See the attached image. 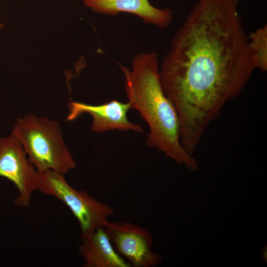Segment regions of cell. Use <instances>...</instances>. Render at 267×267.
<instances>
[{
    "label": "cell",
    "instance_id": "obj_11",
    "mask_svg": "<svg viewBox=\"0 0 267 267\" xmlns=\"http://www.w3.org/2000/svg\"><path fill=\"white\" fill-rule=\"evenodd\" d=\"M267 246H265L262 250V258L267 263Z\"/></svg>",
    "mask_w": 267,
    "mask_h": 267
},
{
    "label": "cell",
    "instance_id": "obj_7",
    "mask_svg": "<svg viewBox=\"0 0 267 267\" xmlns=\"http://www.w3.org/2000/svg\"><path fill=\"white\" fill-rule=\"evenodd\" d=\"M68 109L67 121H74L84 113L90 114L92 118L91 129L94 132L101 133L113 130L144 132L140 125L133 123L128 119L127 113L131 109L129 102L122 103L113 99L104 104L91 105L70 101Z\"/></svg>",
    "mask_w": 267,
    "mask_h": 267
},
{
    "label": "cell",
    "instance_id": "obj_5",
    "mask_svg": "<svg viewBox=\"0 0 267 267\" xmlns=\"http://www.w3.org/2000/svg\"><path fill=\"white\" fill-rule=\"evenodd\" d=\"M39 175L14 135L0 137V177L11 181L18 190V195L14 200L16 206L30 205L32 195L38 189Z\"/></svg>",
    "mask_w": 267,
    "mask_h": 267
},
{
    "label": "cell",
    "instance_id": "obj_9",
    "mask_svg": "<svg viewBox=\"0 0 267 267\" xmlns=\"http://www.w3.org/2000/svg\"><path fill=\"white\" fill-rule=\"evenodd\" d=\"M79 252L84 267H131L114 248L103 226L82 239Z\"/></svg>",
    "mask_w": 267,
    "mask_h": 267
},
{
    "label": "cell",
    "instance_id": "obj_6",
    "mask_svg": "<svg viewBox=\"0 0 267 267\" xmlns=\"http://www.w3.org/2000/svg\"><path fill=\"white\" fill-rule=\"evenodd\" d=\"M104 229L116 251L134 267H151L162 260L152 251L153 238L146 229L129 222H107Z\"/></svg>",
    "mask_w": 267,
    "mask_h": 267
},
{
    "label": "cell",
    "instance_id": "obj_8",
    "mask_svg": "<svg viewBox=\"0 0 267 267\" xmlns=\"http://www.w3.org/2000/svg\"><path fill=\"white\" fill-rule=\"evenodd\" d=\"M84 4L93 12L115 15L127 12L136 15L146 23L161 28L168 27L173 17L169 9L152 6L148 0H83Z\"/></svg>",
    "mask_w": 267,
    "mask_h": 267
},
{
    "label": "cell",
    "instance_id": "obj_2",
    "mask_svg": "<svg viewBox=\"0 0 267 267\" xmlns=\"http://www.w3.org/2000/svg\"><path fill=\"white\" fill-rule=\"evenodd\" d=\"M120 66L131 109L137 110L149 127L146 144L187 169L196 170L198 167L196 160L186 152L180 142L177 110L163 91L157 53L137 54L132 61L131 69Z\"/></svg>",
    "mask_w": 267,
    "mask_h": 267
},
{
    "label": "cell",
    "instance_id": "obj_4",
    "mask_svg": "<svg viewBox=\"0 0 267 267\" xmlns=\"http://www.w3.org/2000/svg\"><path fill=\"white\" fill-rule=\"evenodd\" d=\"M39 173L37 190L55 197L68 207L79 222L82 239L104 226L113 214L114 209L110 206L85 190L72 187L64 175L50 170Z\"/></svg>",
    "mask_w": 267,
    "mask_h": 267
},
{
    "label": "cell",
    "instance_id": "obj_1",
    "mask_svg": "<svg viewBox=\"0 0 267 267\" xmlns=\"http://www.w3.org/2000/svg\"><path fill=\"white\" fill-rule=\"evenodd\" d=\"M238 0H198L178 30L159 69L175 106L180 139L193 150L206 129L257 69Z\"/></svg>",
    "mask_w": 267,
    "mask_h": 267
},
{
    "label": "cell",
    "instance_id": "obj_3",
    "mask_svg": "<svg viewBox=\"0 0 267 267\" xmlns=\"http://www.w3.org/2000/svg\"><path fill=\"white\" fill-rule=\"evenodd\" d=\"M11 134L39 172L50 170L65 175L76 168L57 121L27 114L17 120Z\"/></svg>",
    "mask_w": 267,
    "mask_h": 267
},
{
    "label": "cell",
    "instance_id": "obj_10",
    "mask_svg": "<svg viewBox=\"0 0 267 267\" xmlns=\"http://www.w3.org/2000/svg\"><path fill=\"white\" fill-rule=\"evenodd\" d=\"M248 45L257 69L267 70V26L265 25L251 32Z\"/></svg>",
    "mask_w": 267,
    "mask_h": 267
},
{
    "label": "cell",
    "instance_id": "obj_12",
    "mask_svg": "<svg viewBox=\"0 0 267 267\" xmlns=\"http://www.w3.org/2000/svg\"><path fill=\"white\" fill-rule=\"evenodd\" d=\"M3 26H4V24L0 22V31L2 29Z\"/></svg>",
    "mask_w": 267,
    "mask_h": 267
}]
</instances>
